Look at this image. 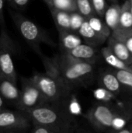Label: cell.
<instances>
[{
	"label": "cell",
	"mask_w": 132,
	"mask_h": 133,
	"mask_svg": "<svg viewBox=\"0 0 132 133\" xmlns=\"http://www.w3.org/2000/svg\"><path fill=\"white\" fill-rule=\"evenodd\" d=\"M24 112L30 117L32 123L47 126L52 129L55 133L68 132L74 127L71 115L44 104Z\"/></svg>",
	"instance_id": "6da1fadb"
},
{
	"label": "cell",
	"mask_w": 132,
	"mask_h": 133,
	"mask_svg": "<svg viewBox=\"0 0 132 133\" xmlns=\"http://www.w3.org/2000/svg\"><path fill=\"white\" fill-rule=\"evenodd\" d=\"M57 62L60 78L69 90L93 70L90 62L74 59L64 53Z\"/></svg>",
	"instance_id": "7a4b0ae2"
},
{
	"label": "cell",
	"mask_w": 132,
	"mask_h": 133,
	"mask_svg": "<svg viewBox=\"0 0 132 133\" xmlns=\"http://www.w3.org/2000/svg\"><path fill=\"white\" fill-rule=\"evenodd\" d=\"M31 79L47 101H58L69 92L61 80L47 73H36Z\"/></svg>",
	"instance_id": "3957f363"
},
{
	"label": "cell",
	"mask_w": 132,
	"mask_h": 133,
	"mask_svg": "<svg viewBox=\"0 0 132 133\" xmlns=\"http://www.w3.org/2000/svg\"><path fill=\"white\" fill-rule=\"evenodd\" d=\"M12 17L20 34L31 45L35 46L41 42L51 46L55 45L52 39L30 19L18 13H12Z\"/></svg>",
	"instance_id": "277c9868"
},
{
	"label": "cell",
	"mask_w": 132,
	"mask_h": 133,
	"mask_svg": "<svg viewBox=\"0 0 132 133\" xmlns=\"http://www.w3.org/2000/svg\"><path fill=\"white\" fill-rule=\"evenodd\" d=\"M31 125L32 121L24 111L0 110V132H22Z\"/></svg>",
	"instance_id": "5b68a950"
},
{
	"label": "cell",
	"mask_w": 132,
	"mask_h": 133,
	"mask_svg": "<svg viewBox=\"0 0 132 133\" xmlns=\"http://www.w3.org/2000/svg\"><path fill=\"white\" fill-rule=\"evenodd\" d=\"M45 102H47V101L32 79H23L22 90H20V98L17 105L19 110L27 111L30 109L44 104Z\"/></svg>",
	"instance_id": "8992f818"
},
{
	"label": "cell",
	"mask_w": 132,
	"mask_h": 133,
	"mask_svg": "<svg viewBox=\"0 0 132 133\" xmlns=\"http://www.w3.org/2000/svg\"><path fill=\"white\" fill-rule=\"evenodd\" d=\"M14 48L11 39L5 31L0 36V74L16 84V72L12 55Z\"/></svg>",
	"instance_id": "52a82bcc"
},
{
	"label": "cell",
	"mask_w": 132,
	"mask_h": 133,
	"mask_svg": "<svg viewBox=\"0 0 132 133\" xmlns=\"http://www.w3.org/2000/svg\"><path fill=\"white\" fill-rule=\"evenodd\" d=\"M121 6L119 23L117 29L111 32V36L123 41L125 38L132 35V13L130 0H125Z\"/></svg>",
	"instance_id": "ba28073f"
},
{
	"label": "cell",
	"mask_w": 132,
	"mask_h": 133,
	"mask_svg": "<svg viewBox=\"0 0 132 133\" xmlns=\"http://www.w3.org/2000/svg\"><path fill=\"white\" fill-rule=\"evenodd\" d=\"M115 114L107 106L99 104L92 108L87 117L89 122L99 129H111Z\"/></svg>",
	"instance_id": "9c48e42d"
},
{
	"label": "cell",
	"mask_w": 132,
	"mask_h": 133,
	"mask_svg": "<svg viewBox=\"0 0 132 133\" xmlns=\"http://www.w3.org/2000/svg\"><path fill=\"white\" fill-rule=\"evenodd\" d=\"M0 95L5 100L13 103L16 106L20 98V90L16 84L5 76L0 74Z\"/></svg>",
	"instance_id": "30bf717a"
},
{
	"label": "cell",
	"mask_w": 132,
	"mask_h": 133,
	"mask_svg": "<svg viewBox=\"0 0 132 133\" xmlns=\"http://www.w3.org/2000/svg\"><path fill=\"white\" fill-rule=\"evenodd\" d=\"M107 40V46L111 49V51L124 63H126L128 65H131L132 64V55L128 49L124 42L114 38L111 35Z\"/></svg>",
	"instance_id": "8fae6325"
},
{
	"label": "cell",
	"mask_w": 132,
	"mask_h": 133,
	"mask_svg": "<svg viewBox=\"0 0 132 133\" xmlns=\"http://www.w3.org/2000/svg\"><path fill=\"white\" fill-rule=\"evenodd\" d=\"M63 53L74 59L90 62L95 57L96 51L92 45L80 44L71 50L64 51Z\"/></svg>",
	"instance_id": "7c38bea8"
},
{
	"label": "cell",
	"mask_w": 132,
	"mask_h": 133,
	"mask_svg": "<svg viewBox=\"0 0 132 133\" xmlns=\"http://www.w3.org/2000/svg\"><path fill=\"white\" fill-rule=\"evenodd\" d=\"M121 6L117 3H113L111 5L107 8L103 17L104 22L107 26L110 29L111 32L115 30L118 26Z\"/></svg>",
	"instance_id": "4fadbf2b"
},
{
	"label": "cell",
	"mask_w": 132,
	"mask_h": 133,
	"mask_svg": "<svg viewBox=\"0 0 132 133\" xmlns=\"http://www.w3.org/2000/svg\"><path fill=\"white\" fill-rule=\"evenodd\" d=\"M90 26L96 32V34L100 37V39L104 42L111 35V30L107 26L106 23L103 21L100 17L96 15L90 16L87 19Z\"/></svg>",
	"instance_id": "5bb4252c"
},
{
	"label": "cell",
	"mask_w": 132,
	"mask_h": 133,
	"mask_svg": "<svg viewBox=\"0 0 132 133\" xmlns=\"http://www.w3.org/2000/svg\"><path fill=\"white\" fill-rule=\"evenodd\" d=\"M59 40L61 46L65 51L71 50L79 44H82V38L74 34L72 30H63L59 31Z\"/></svg>",
	"instance_id": "9a60e30c"
},
{
	"label": "cell",
	"mask_w": 132,
	"mask_h": 133,
	"mask_svg": "<svg viewBox=\"0 0 132 133\" xmlns=\"http://www.w3.org/2000/svg\"><path fill=\"white\" fill-rule=\"evenodd\" d=\"M101 53L107 63L115 69H125L132 72L130 66L124 63L122 60H121L108 46L103 48L101 50Z\"/></svg>",
	"instance_id": "2e32d148"
},
{
	"label": "cell",
	"mask_w": 132,
	"mask_h": 133,
	"mask_svg": "<svg viewBox=\"0 0 132 133\" xmlns=\"http://www.w3.org/2000/svg\"><path fill=\"white\" fill-rule=\"evenodd\" d=\"M79 34L87 42L89 45H96L103 43V41L100 39V37L96 34V32L90 26L87 19L82 23L79 29L78 30Z\"/></svg>",
	"instance_id": "e0dca14e"
},
{
	"label": "cell",
	"mask_w": 132,
	"mask_h": 133,
	"mask_svg": "<svg viewBox=\"0 0 132 133\" xmlns=\"http://www.w3.org/2000/svg\"><path fill=\"white\" fill-rule=\"evenodd\" d=\"M51 15L58 31L70 30V12L64 10L51 9Z\"/></svg>",
	"instance_id": "ac0fdd59"
},
{
	"label": "cell",
	"mask_w": 132,
	"mask_h": 133,
	"mask_svg": "<svg viewBox=\"0 0 132 133\" xmlns=\"http://www.w3.org/2000/svg\"><path fill=\"white\" fill-rule=\"evenodd\" d=\"M103 87L111 93H117L121 89V83L114 73H105L102 77Z\"/></svg>",
	"instance_id": "d6986e66"
},
{
	"label": "cell",
	"mask_w": 132,
	"mask_h": 133,
	"mask_svg": "<svg viewBox=\"0 0 132 133\" xmlns=\"http://www.w3.org/2000/svg\"><path fill=\"white\" fill-rule=\"evenodd\" d=\"M51 9H56L67 12L77 11L76 0H51Z\"/></svg>",
	"instance_id": "ffe728a7"
},
{
	"label": "cell",
	"mask_w": 132,
	"mask_h": 133,
	"mask_svg": "<svg viewBox=\"0 0 132 133\" xmlns=\"http://www.w3.org/2000/svg\"><path fill=\"white\" fill-rule=\"evenodd\" d=\"M77 11L86 19L96 15L90 0H76Z\"/></svg>",
	"instance_id": "44dd1931"
},
{
	"label": "cell",
	"mask_w": 132,
	"mask_h": 133,
	"mask_svg": "<svg viewBox=\"0 0 132 133\" xmlns=\"http://www.w3.org/2000/svg\"><path fill=\"white\" fill-rule=\"evenodd\" d=\"M113 73L117 76L121 85L132 91V72L125 69H115Z\"/></svg>",
	"instance_id": "7402d4cb"
},
{
	"label": "cell",
	"mask_w": 132,
	"mask_h": 133,
	"mask_svg": "<svg viewBox=\"0 0 132 133\" xmlns=\"http://www.w3.org/2000/svg\"><path fill=\"white\" fill-rule=\"evenodd\" d=\"M86 18L79 12L74 11L70 12V30L75 32L78 31Z\"/></svg>",
	"instance_id": "603a6c76"
},
{
	"label": "cell",
	"mask_w": 132,
	"mask_h": 133,
	"mask_svg": "<svg viewBox=\"0 0 132 133\" xmlns=\"http://www.w3.org/2000/svg\"><path fill=\"white\" fill-rule=\"evenodd\" d=\"M90 2L96 14L100 17H103L104 12L107 8L106 0H90Z\"/></svg>",
	"instance_id": "cb8c5ba5"
},
{
	"label": "cell",
	"mask_w": 132,
	"mask_h": 133,
	"mask_svg": "<svg viewBox=\"0 0 132 133\" xmlns=\"http://www.w3.org/2000/svg\"><path fill=\"white\" fill-rule=\"evenodd\" d=\"M94 95L96 98L103 101H109L113 98V93L108 91L105 88L97 89L96 90H95Z\"/></svg>",
	"instance_id": "d4e9b609"
},
{
	"label": "cell",
	"mask_w": 132,
	"mask_h": 133,
	"mask_svg": "<svg viewBox=\"0 0 132 133\" xmlns=\"http://www.w3.org/2000/svg\"><path fill=\"white\" fill-rule=\"evenodd\" d=\"M125 125H126V120L124 118H123L122 117H120V116L116 115L114 120H113L111 129L118 132L121 129H124Z\"/></svg>",
	"instance_id": "484cf974"
},
{
	"label": "cell",
	"mask_w": 132,
	"mask_h": 133,
	"mask_svg": "<svg viewBox=\"0 0 132 133\" xmlns=\"http://www.w3.org/2000/svg\"><path fill=\"white\" fill-rule=\"evenodd\" d=\"M33 126L31 129V132L33 133H55L54 131L45 125L37 124V123H33Z\"/></svg>",
	"instance_id": "4316f807"
},
{
	"label": "cell",
	"mask_w": 132,
	"mask_h": 133,
	"mask_svg": "<svg viewBox=\"0 0 132 133\" xmlns=\"http://www.w3.org/2000/svg\"><path fill=\"white\" fill-rule=\"evenodd\" d=\"M69 111L73 115H78L81 112V108L78 102L72 101L69 106Z\"/></svg>",
	"instance_id": "83f0119b"
},
{
	"label": "cell",
	"mask_w": 132,
	"mask_h": 133,
	"mask_svg": "<svg viewBox=\"0 0 132 133\" xmlns=\"http://www.w3.org/2000/svg\"><path fill=\"white\" fill-rule=\"evenodd\" d=\"M10 3L18 8H23L27 5L29 0H9Z\"/></svg>",
	"instance_id": "f1b7e54d"
},
{
	"label": "cell",
	"mask_w": 132,
	"mask_h": 133,
	"mask_svg": "<svg viewBox=\"0 0 132 133\" xmlns=\"http://www.w3.org/2000/svg\"><path fill=\"white\" fill-rule=\"evenodd\" d=\"M3 9H4V0H0V24L2 25V27H5Z\"/></svg>",
	"instance_id": "f546056e"
},
{
	"label": "cell",
	"mask_w": 132,
	"mask_h": 133,
	"mask_svg": "<svg viewBox=\"0 0 132 133\" xmlns=\"http://www.w3.org/2000/svg\"><path fill=\"white\" fill-rule=\"evenodd\" d=\"M123 41L124 42V44L127 46L128 49L129 50V51L131 52V54L132 55V35L128 37L127 38H125Z\"/></svg>",
	"instance_id": "4dcf8cb0"
},
{
	"label": "cell",
	"mask_w": 132,
	"mask_h": 133,
	"mask_svg": "<svg viewBox=\"0 0 132 133\" xmlns=\"http://www.w3.org/2000/svg\"><path fill=\"white\" fill-rule=\"evenodd\" d=\"M4 109V101H3V97L0 95V110Z\"/></svg>",
	"instance_id": "1f68e13d"
},
{
	"label": "cell",
	"mask_w": 132,
	"mask_h": 133,
	"mask_svg": "<svg viewBox=\"0 0 132 133\" xmlns=\"http://www.w3.org/2000/svg\"><path fill=\"white\" fill-rule=\"evenodd\" d=\"M45 2H46V4L49 6V8L51 7V0H44Z\"/></svg>",
	"instance_id": "d6a6232c"
},
{
	"label": "cell",
	"mask_w": 132,
	"mask_h": 133,
	"mask_svg": "<svg viewBox=\"0 0 132 133\" xmlns=\"http://www.w3.org/2000/svg\"><path fill=\"white\" fill-rule=\"evenodd\" d=\"M110 1H111L113 3H117L118 2V0H110Z\"/></svg>",
	"instance_id": "836d02e7"
},
{
	"label": "cell",
	"mask_w": 132,
	"mask_h": 133,
	"mask_svg": "<svg viewBox=\"0 0 132 133\" xmlns=\"http://www.w3.org/2000/svg\"><path fill=\"white\" fill-rule=\"evenodd\" d=\"M130 2H131V10L132 13V0H130Z\"/></svg>",
	"instance_id": "e575fe53"
},
{
	"label": "cell",
	"mask_w": 132,
	"mask_h": 133,
	"mask_svg": "<svg viewBox=\"0 0 132 133\" xmlns=\"http://www.w3.org/2000/svg\"><path fill=\"white\" fill-rule=\"evenodd\" d=\"M129 66H130V68H131V70H132V64H131V65H129Z\"/></svg>",
	"instance_id": "d590c367"
}]
</instances>
